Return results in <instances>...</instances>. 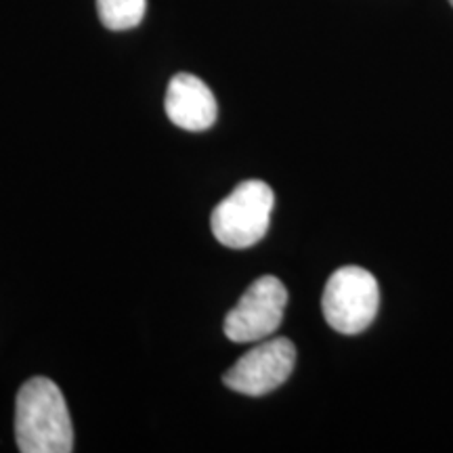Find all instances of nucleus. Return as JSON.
Segmentation results:
<instances>
[{
    "label": "nucleus",
    "instance_id": "nucleus-2",
    "mask_svg": "<svg viewBox=\"0 0 453 453\" xmlns=\"http://www.w3.org/2000/svg\"><path fill=\"white\" fill-rule=\"evenodd\" d=\"M273 189L263 180H243L212 211V234L223 246L250 248L267 235Z\"/></svg>",
    "mask_w": 453,
    "mask_h": 453
},
{
    "label": "nucleus",
    "instance_id": "nucleus-5",
    "mask_svg": "<svg viewBox=\"0 0 453 453\" xmlns=\"http://www.w3.org/2000/svg\"><path fill=\"white\" fill-rule=\"evenodd\" d=\"M296 365V349L288 338L260 340L237 364L225 373L231 390L250 396H263L280 388Z\"/></svg>",
    "mask_w": 453,
    "mask_h": 453
},
{
    "label": "nucleus",
    "instance_id": "nucleus-4",
    "mask_svg": "<svg viewBox=\"0 0 453 453\" xmlns=\"http://www.w3.org/2000/svg\"><path fill=\"white\" fill-rule=\"evenodd\" d=\"M288 303L286 286L273 275H263L243 292L225 317V336L234 342H260L281 326Z\"/></svg>",
    "mask_w": 453,
    "mask_h": 453
},
{
    "label": "nucleus",
    "instance_id": "nucleus-6",
    "mask_svg": "<svg viewBox=\"0 0 453 453\" xmlns=\"http://www.w3.org/2000/svg\"><path fill=\"white\" fill-rule=\"evenodd\" d=\"M170 122L185 130H206L217 122V99L194 73H177L166 90Z\"/></svg>",
    "mask_w": 453,
    "mask_h": 453
},
{
    "label": "nucleus",
    "instance_id": "nucleus-3",
    "mask_svg": "<svg viewBox=\"0 0 453 453\" xmlns=\"http://www.w3.org/2000/svg\"><path fill=\"white\" fill-rule=\"evenodd\" d=\"M324 317L340 334H359L372 326L380 307V288L376 277L361 267H342L326 283Z\"/></svg>",
    "mask_w": 453,
    "mask_h": 453
},
{
    "label": "nucleus",
    "instance_id": "nucleus-8",
    "mask_svg": "<svg viewBox=\"0 0 453 453\" xmlns=\"http://www.w3.org/2000/svg\"><path fill=\"white\" fill-rule=\"evenodd\" d=\"M449 3H451V7H453V0H449Z\"/></svg>",
    "mask_w": 453,
    "mask_h": 453
},
{
    "label": "nucleus",
    "instance_id": "nucleus-7",
    "mask_svg": "<svg viewBox=\"0 0 453 453\" xmlns=\"http://www.w3.org/2000/svg\"><path fill=\"white\" fill-rule=\"evenodd\" d=\"M97 11L107 30L122 32L141 24L145 17V0H97Z\"/></svg>",
    "mask_w": 453,
    "mask_h": 453
},
{
    "label": "nucleus",
    "instance_id": "nucleus-1",
    "mask_svg": "<svg viewBox=\"0 0 453 453\" xmlns=\"http://www.w3.org/2000/svg\"><path fill=\"white\" fill-rule=\"evenodd\" d=\"M15 439L24 453H70L73 430L64 393L49 378H32L15 401Z\"/></svg>",
    "mask_w": 453,
    "mask_h": 453
}]
</instances>
